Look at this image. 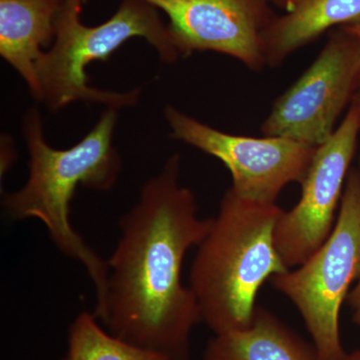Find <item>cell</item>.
<instances>
[{"instance_id":"obj_1","label":"cell","mask_w":360,"mask_h":360,"mask_svg":"<svg viewBox=\"0 0 360 360\" xmlns=\"http://www.w3.org/2000/svg\"><path fill=\"white\" fill-rule=\"evenodd\" d=\"M180 163L179 155L170 156L120 219L122 234L106 262L105 300L94 314L120 340L172 360H191V333L201 315L182 281V266L212 219L198 217L193 191L180 186Z\"/></svg>"},{"instance_id":"obj_2","label":"cell","mask_w":360,"mask_h":360,"mask_svg":"<svg viewBox=\"0 0 360 360\" xmlns=\"http://www.w3.org/2000/svg\"><path fill=\"white\" fill-rule=\"evenodd\" d=\"M117 110L108 108L89 134L68 149L47 143L39 110L28 111L23 134L30 153V174L20 191L4 194V210L13 220L39 219L52 243L66 257L84 265L96 292L94 311L103 309L108 290V262L92 250L70 221V203L79 186L110 191L122 169L112 143Z\"/></svg>"},{"instance_id":"obj_3","label":"cell","mask_w":360,"mask_h":360,"mask_svg":"<svg viewBox=\"0 0 360 360\" xmlns=\"http://www.w3.org/2000/svg\"><path fill=\"white\" fill-rule=\"evenodd\" d=\"M283 212L276 203L245 200L231 188L222 198L189 276L201 321L214 335L250 328L258 290L290 270L274 245V229Z\"/></svg>"},{"instance_id":"obj_4","label":"cell","mask_w":360,"mask_h":360,"mask_svg":"<svg viewBox=\"0 0 360 360\" xmlns=\"http://www.w3.org/2000/svg\"><path fill=\"white\" fill-rule=\"evenodd\" d=\"M84 1H66L56 40L37 61V101L52 111L75 101L104 104L113 110L134 105L141 96V89L115 92L91 87L87 84V65L94 61L106 60L134 37L144 39L155 47L162 63H174L180 56L168 26L161 20L158 8L148 2L123 0L112 18L89 27L80 21Z\"/></svg>"},{"instance_id":"obj_5","label":"cell","mask_w":360,"mask_h":360,"mask_svg":"<svg viewBox=\"0 0 360 360\" xmlns=\"http://www.w3.org/2000/svg\"><path fill=\"white\" fill-rule=\"evenodd\" d=\"M359 274L360 172L350 169L330 236L300 266L270 279L302 315L317 360H342L347 355L340 310Z\"/></svg>"},{"instance_id":"obj_6","label":"cell","mask_w":360,"mask_h":360,"mask_svg":"<svg viewBox=\"0 0 360 360\" xmlns=\"http://www.w3.org/2000/svg\"><path fill=\"white\" fill-rule=\"evenodd\" d=\"M360 82V44L343 27L302 77L276 99L262 125L264 136H279L312 148L328 141L335 123L354 101Z\"/></svg>"},{"instance_id":"obj_7","label":"cell","mask_w":360,"mask_h":360,"mask_svg":"<svg viewBox=\"0 0 360 360\" xmlns=\"http://www.w3.org/2000/svg\"><path fill=\"white\" fill-rule=\"evenodd\" d=\"M165 118L174 139L214 156L231 172V188L245 200L276 203L291 182L302 184L316 148L279 136H243L220 131L174 108Z\"/></svg>"},{"instance_id":"obj_8","label":"cell","mask_w":360,"mask_h":360,"mask_svg":"<svg viewBox=\"0 0 360 360\" xmlns=\"http://www.w3.org/2000/svg\"><path fill=\"white\" fill-rule=\"evenodd\" d=\"M359 132V112L352 103L340 127L316 148L300 200L277 219L274 245L288 269L302 264L330 236Z\"/></svg>"},{"instance_id":"obj_9","label":"cell","mask_w":360,"mask_h":360,"mask_svg":"<svg viewBox=\"0 0 360 360\" xmlns=\"http://www.w3.org/2000/svg\"><path fill=\"white\" fill-rule=\"evenodd\" d=\"M167 14L180 56L215 51L251 70L266 66L262 34L274 14L269 0H144Z\"/></svg>"},{"instance_id":"obj_10","label":"cell","mask_w":360,"mask_h":360,"mask_svg":"<svg viewBox=\"0 0 360 360\" xmlns=\"http://www.w3.org/2000/svg\"><path fill=\"white\" fill-rule=\"evenodd\" d=\"M68 0H0V56L39 99L37 65L51 49Z\"/></svg>"},{"instance_id":"obj_11","label":"cell","mask_w":360,"mask_h":360,"mask_svg":"<svg viewBox=\"0 0 360 360\" xmlns=\"http://www.w3.org/2000/svg\"><path fill=\"white\" fill-rule=\"evenodd\" d=\"M284 11L265 28L267 66L281 65L290 54L338 26L360 23V0H272Z\"/></svg>"},{"instance_id":"obj_12","label":"cell","mask_w":360,"mask_h":360,"mask_svg":"<svg viewBox=\"0 0 360 360\" xmlns=\"http://www.w3.org/2000/svg\"><path fill=\"white\" fill-rule=\"evenodd\" d=\"M205 360H317L307 345L271 312L257 307L245 330L215 335L205 350Z\"/></svg>"},{"instance_id":"obj_13","label":"cell","mask_w":360,"mask_h":360,"mask_svg":"<svg viewBox=\"0 0 360 360\" xmlns=\"http://www.w3.org/2000/svg\"><path fill=\"white\" fill-rule=\"evenodd\" d=\"M63 360H172L127 342L101 326L96 315L82 311L68 329V350Z\"/></svg>"},{"instance_id":"obj_14","label":"cell","mask_w":360,"mask_h":360,"mask_svg":"<svg viewBox=\"0 0 360 360\" xmlns=\"http://www.w3.org/2000/svg\"><path fill=\"white\" fill-rule=\"evenodd\" d=\"M357 283L347 296L348 303L352 309V319L360 326V274Z\"/></svg>"},{"instance_id":"obj_15","label":"cell","mask_w":360,"mask_h":360,"mask_svg":"<svg viewBox=\"0 0 360 360\" xmlns=\"http://www.w3.org/2000/svg\"><path fill=\"white\" fill-rule=\"evenodd\" d=\"M2 146H4V149L2 148L1 153V177H4V174H6L7 170L13 165L14 150L11 141H7L6 137H4V142H2Z\"/></svg>"},{"instance_id":"obj_16","label":"cell","mask_w":360,"mask_h":360,"mask_svg":"<svg viewBox=\"0 0 360 360\" xmlns=\"http://www.w3.org/2000/svg\"><path fill=\"white\" fill-rule=\"evenodd\" d=\"M342 27L345 28V30H347L350 34L354 35L360 44V23L359 25H355L342 26Z\"/></svg>"},{"instance_id":"obj_17","label":"cell","mask_w":360,"mask_h":360,"mask_svg":"<svg viewBox=\"0 0 360 360\" xmlns=\"http://www.w3.org/2000/svg\"><path fill=\"white\" fill-rule=\"evenodd\" d=\"M352 103L354 104L357 108V110H359L360 115V82L359 84V87H357L356 92H355V96L354 97V101H352Z\"/></svg>"},{"instance_id":"obj_18","label":"cell","mask_w":360,"mask_h":360,"mask_svg":"<svg viewBox=\"0 0 360 360\" xmlns=\"http://www.w3.org/2000/svg\"><path fill=\"white\" fill-rule=\"evenodd\" d=\"M342 360H360V350H356L352 354H347Z\"/></svg>"},{"instance_id":"obj_19","label":"cell","mask_w":360,"mask_h":360,"mask_svg":"<svg viewBox=\"0 0 360 360\" xmlns=\"http://www.w3.org/2000/svg\"></svg>"}]
</instances>
